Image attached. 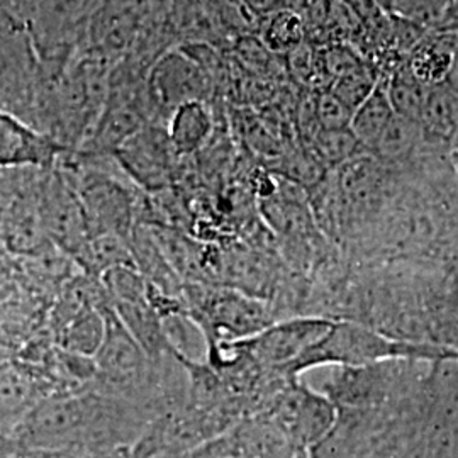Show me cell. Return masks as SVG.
Returning <instances> with one entry per match:
<instances>
[{
  "label": "cell",
  "instance_id": "obj_13",
  "mask_svg": "<svg viewBox=\"0 0 458 458\" xmlns=\"http://www.w3.org/2000/svg\"><path fill=\"white\" fill-rule=\"evenodd\" d=\"M394 111L386 92V83L380 79L374 92L355 109L350 121V131L369 153L376 147L378 136L393 119Z\"/></svg>",
  "mask_w": 458,
  "mask_h": 458
},
{
  "label": "cell",
  "instance_id": "obj_14",
  "mask_svg": "<svg viewBox=\"0 0 458 458\" xmlns=\"http://www.w3.org/2000/svg\"><path fill=\"white\" fill-rule=\"evenodd\" d=\"M104 336V312L82 304L62 327V342L70 355L94 357Z\"/></svg>",
  "mask_w": 458,
  "mask_h": 458
},
{
  "label": "cell",
  "instance_id": "obj_8",
  "mask_svg": "<svg viewBox=\"0 0 458 458\" xmlns=\"http://www.w3.org/2000/svg\"><path fill=\"white\" fill-rule=\"evenodd\" d=\"M211 327L225 331L236 342L246 340L268 327L267 311L259 301L238 294H214L204 304Z\"/></svg>",
  "mask_w": 458,
  "mask_h": 458
},
{
  "label": "cell",
  "instance_id": "obj_15",
  "mask_svg": "<svg viewBox=\"0 0 458 458\" xmlns=\"http://www.w3.org/2000/svg\"><path fill=\"white\" fill-rule=\"evenodd\" d=\"M384 83L394 114L420 123V115L428 94V85L411 72L406 60L394 68Z\"/></svg>",
  "mask_w": 458,
  "mask_h": 458
},
{
  "label": "cell",
  "instance_id": "obj_3",
  "mask_svg": "<svg viewBox=\"0 0 458 458\" xmlns=\"http://www.w3.org/2000/svg\"><path fill=\"white\" fill-rule=\"evenodd\" d=\"M333 321L319 318H301L267 327L260 333L236 342V346L246 348L253 359L262 365L285 370L312 344H318Z\"/></svg>",
  "mask_w": 458,
  "mask_h": 458
},
{
  "label": "cell",
  "instance_id": "obj_7",
  "mask_svg": "<svg viewBox=\"0 0 458 458\" xmlns=\"http://www.w3.org/2000/svg\"><path fill=\"white\" fill-rule=\"evenodd\" d=\"M64 149L48 134L34 131L16 117L0 113V168L48 166Z\"/></svg>",
  "mask_w": 458,
  "mask_h": 458
},
{
  "label": "cell",
  "instance_id": "obj_21",
  "mask_svg": "<svg viewBox=\"0 0 458 458\" xmlns=\"http://www.w3.org/2000/svg\"><path fill=\"white\" fill-rule=\"evenodd\" d=\"M378 81L380 77L377 73L376 66L367 62L359 68H355L353 72L333 81L327 90L344 104L352 113H355V109L360 106L361 102L374 92Z\"/></svg>",
  "mask_w": 458,
  "mask_h": 458
},
{
  "label": "cell",
  "instance_id": "obj_1",
  "mask_svg": "<svg viewBox=\"0 0 458 458\" xmlns=\"http://www.w3.org/2000/svg\"><path fill=\"white\" fill-rule=\"evenodd\" d=\"M452 359H457L455 352L445 346L394 340L357 323L333 321L325 336L302 353L287 369V374L294 376L325 365L360 369L393 360L442 361Z\"/></svg>",
  "mask_w": 458,
  "mask_h": 458
},
{
  "label": "cell",
  "instance_id": "obj_23",
  "mask_svg": "<svg viewBox=\"0 0 458 458\" xmlns=\"http://www.w3.org/2000/svg\"><path fill=\"white\" fill-rule=\"evenodd\" d=\"M236 55L246 68L265 70L270 62V51L259 38L243 36L236 45Z\"/></svg>",
  "mask_w": 458,
  "mask_h": 458
},
{
  "label": "cell",
  "instance_id": "obj_6",
  "mask_svg": "<svg viewBox=\"0 0 458 458\" xmlns=\"http://www.w3.org/2000/svg\"><path fill=\"white\" fill-rule=\"evenodd\" d=\"M102 312L104 336L98 353L94 355L96 367L114 382H130L138 378L147 367V353L121 323L113 308H106Z\"/></svg>",
  "mask_w": 458,
  "mask_h": 458
},
{
  "label": "cell",
  "instance_id": "obj_20",
  "mask_svg": "<svg viewBox=\"0 0 458 458\" xmlns=\"http://www.w3.org/2000/svg\"><path fill=\"white\" fill-rule=\"evenodd\" d=\"M276 175L284 181L293 182L299 187L318 185L327 174V168L316 158L311 148H295L280 153L277 157Z\"/></svg>",
  "mask_w": 458,
  "mask_h": 458
},
{
  "label": "cell",
  "instance_id": "obj_19",
  "mask_svg": "<svg viewBox=\"0 0 458 458\" xmlns=\"http://www.w3.org/2000/svg\"><path fill=\"white\" fill-rule=\"evenodd\" d=\"M308 147L311 148L316 158L327 170L340 168L344 164L352 162L353 158L367 153L359 143V140L353 136V132L350 131V128L335 131L318 130L312 134Z\"/></svg>",
  "mask_w": 458,
  "mask_h": 458
},
{
  "label": "cell",
  "instance_id": "obj_2",
  "mask_svg": "<svg viewBox=\"0 0 458 458\" xmlns=\"http://www.w3.org/2000/svg\"><path fill=\"white\" fill-rule=\"evenodd\" d=\"M338 423L336 404L323 394L295 387L285 394L276 410V428L295 450L310 452Z\"/></svg>",
  "mask_w": 458,
  "mask_h": 458
},
{
  "label": "cell",
  "instance_id": "obj_9",
  "mask_svg": "<svg viewBox=\"0 0 458 458\" xmlns=\"http://www.w3.org/2000/svg\"><path fill=\"white\" fill-rule=\"evenodd\" d=\"M406 64L428 87L446 81L457 72V31H426Z\"/></svg>",
  "mask_w": 458,
  "mask_h": 458
},
{
  "label": "cell",
  "instance_id": "obj_12",
  "mask_svg": "<svg viewBox=\"0 0 458 458\" xmlns=\"http://www.w3.org/2000/svg\"><path fill=\"white\" fill-rule=\"evenodd\" d=\"M39 403L30 376L14 367H0V426H19Z\"/></svg>",
  "mask_w": 458,
  "mask_h": 458
},
{
  "label": "cell",
  "instance_id": "obj_4",
  "mask_svg": "<svg viewBox=\"0 0 458 458\" xmlns=\"http://www.w3.org/2000/svg\"><path fill=\"white\" fill-rule=\"evenodd\" d=\"M115 157L132 179L151 192L164 191L175 179L179 157L160 128L138 130L115 149Z\"/></svg>",
  "mask_w": 458,
  "mask_h": 458
},
{
  "label": "cell",
  "instance_id": "obj_17",
  "mask_svg": "<svg viewBox=\"0 0 458 458\" xmlns=\"http://www.w3.org/2000/svg\"><path fill=\"white\" fill-rule=\"evenodd\" d=\"M423 138L418 121L394 114L370 153L384 162H401L410 157Z\"/></svg>",
  "mask_w": 458,
  "mask_h": 458
},
{
  "label": "cell",
  "instance_id": "obj_16",
  "mask_svg": "<svg viewBox=\"0 0 458 458\" xmlns=\"http://www.w3.org/2000/svg\"><path fill=\"white\" fill-rule=\"evenodd\" d=\"M393 14L425 31H452V21L457 19V0H393Z\"/></svg>",
  "mask_w": 458,
  "mask_h": 458
},
{
  "label": "cell",
  "instance_id": "obj_22",
  "mask_svg": "<svg viewBox=\"0 0 458 458\" xmlns=\"http://www.w3.org/2000/svg\"><path fill=\"white\" fill-rule=\"evenodd\" d=\"M353 113L335 98L329 90L318 92L314 98V119L318 130L335 131V130H346L350 128Z\"/></svg>",
  "mask_w": 458,
  "mask_h": 458
},
{
  "label": "cell",
  "instance_id": "obj_10",
  "mask_svg": "<svg viewBox=\"0 0 458 458\" xmlns=\"http://www.w3.org/2000/svg\"><path fill=\"white\" fill-rule=\"evenodd\" d=\"M214 130V119L208 102L191 100L172 111L168 138L177 157H191L206 147Z\"/></svg>",
  "mask_w": 458,
  "mask_h": 458
},
{
  "label": "cell",
  "instance_id": "obj_11",
  "mask_svg": "<svg viewBox=\"0 0 458 458\" xmlns=\"http://www.w3.org/2000/svg\"><path fill=\"white\" fill-rule=\"evenodd\" d=\"M457 81H446L428 87L420 126L423 136L437 140H450L457 132L458 121Z\"/></svg>",
  "mask_w": 458,
  "mask_h": 458
},
{
  "label": "cell",
  "instance_id": "obj_5",
  "mask_svg": "<svg viewBox=\"0 0 458 458\" xmlns=\"http://www.w3.org/2000/svg\"><path fill=\"white\" fill-rule=\"evenodd\" d=\"M153 83L160 102L172 111L191 100H208L211 92L209 72L185 51L166 55L157 65Z\"/></svg>",
  "mask_w": 458,
  "mask_h": 458
},
{
  "label": "cell",
  "instance_id": "obj_24",
  "mask_svg": "<svg viewBox=\"0 0 458 458\" xmlns=\"http://www.w3.org/2000/svg\"><path fill=\"white\" fill-rule=\"evenodd\" d=\"M151 458H229L228 450L225 438H219L217 442L204 443L199 445L196 448L182 450V452H168V454H160Z\"/></svg>",
  "mask_w": 458,
  "mask_h": 458
},
{
  "label": "cell",
  "instance_id": "obj_18",
  "mask_svg": "<svg viewBox=\"0 0 458 458\" xmlns=\"http://www.w3.org/2000/svg\"><path fill=\"white\" fill-rule=\"evenodd\" d=\"M260 41L270 53L289 55L299 48L304 39L302 16L294 11H278L262 17Z\"/></svg>",
  "mask_w": 458,
  "mask_h": 458
}]
</instances>
